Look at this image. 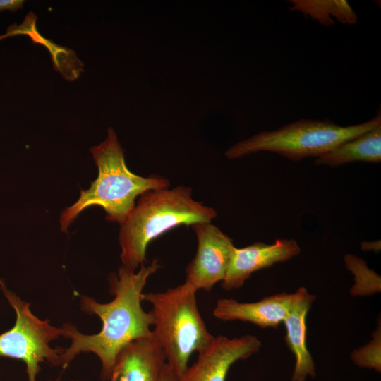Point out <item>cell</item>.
I'll use <instances>...</instances> for the list:
<instances>
[{
	"instance_id": "cell-1",
	"label": "cell",
	"mask_w": 381,
	"mask_h": 381,
	"mask_svg": "<svg viewBox=\"0 0 381 381\" xmlns=\"http://www.w3.org/2000/svg\"><path fill=\"white\" fill-rule=\"evenodd\" d=\"M161 267L157 259L132 270L121 266L109 277V291L114 298L100 303L87 296L80 298V310L97 316L102 322L99 332L86 334L71 322L61 326L62 337L70 345L63 348L61 367L65 369L79 354L92 353L101 363L100 377L109 381L119 351L130 342L152 336L153 316L143 306V289L149 277Z\"/></svg>"
},
{
	"instance_id": "cell-2",
	"label": "cell",
	"mask_w": 381,
	"mask_h": 381,
	"mask_svg": "<svg viewBox=\"0 0 381 381\" xmlns=\"http://www.w3.org/2000/svg\"><path fill=\"white\" fill-rule=\"evenodd\" d=\"M216 216L214 208L193 198L189 187L145 192L121 224L122 266L135 270L145 263L147 248L152 240L178 226L211 222Z\"/></svg>"
},
{
	"instance_id": "cell-3",
	"label": "cell",
	"mask_w": 381,
	"mask_h": 381,
	"mask_svg": "<svg viewBox=\"0 0 381 381\" xmlns=\"http://www.w3.org/2000/svg\"><path fill=\"white\" fill-rule=\"evenodd\" d=\"M90 151L98 168V176L90 188L81 190L80 198L73 205L62 212L60 225L63 231H67L83 210L93 205L105 210L107 220L121 224L134 207L138 195L169 186V180L161 176L143 177L129 171L124 150L111 128L108 129L105 140Z\"/></svg>"
},
{
	"instance_id": "cell-4",
	"label": "cell",
	"mask_w": 381,
	"mask_h": 381,
	"mask_svg": "<svg viewBox=\"0 0 381 381\" xmlns=\"http://www.w3.org/2000/svg\"><path fill=\"white\" fill-rule=\"evenodd\" d=\"M196 292L185 281L164 291L143 294V301L152 306V334L179 378L189 366L192 354L203 351L214 338L200 315Z\"/></svg>"
},
{
	"instance_id": "cell-5",
	"label": "cell",
	"mask_w": 381,
	"mask_h": 381,
	"mask_svg": "<svg viewBox=\"0 0 381 381\" xmlns=\"http://www.w3.org/2000/svg\"><path fill=\"white\" fill-rule=\"evenodd\" d=\"M380 124V114L368 121L347 126L328 120L301 119L240 141L228 149L225 155L229 159H237L257 152L269 151L294 161L318 157Z\"/></svg>"
},
{
	"instance_id": "cell-6",
	"label": "cell",
	"mask_w": 381,
	"mask_h": 381,
	"mask_svg": "<svg viewBox=\"0 0 381 381\" xmlns=\"http://www.w3.org/2000/svg\"><path fill=\"white\" fill-rule=\"evenodd\" d=\"M0 289L16 313L15 324L0 334V358L23 361L28 381H37L42 363L61 367L63 348H53L51 343L62 337V328L37 317L30 310V304L8 289L1 279Z\"/></svg>"
},
{
	"instance_id": "cell-7",
	"label": "cell",
	"mask_w": 381,
	"mask_h": 381,
	"mask_svg": "<svg viewBox=\"0 0 381 381\" xmlns=\"http://www.w3.org/2000/svg\"><path fill=\"white\" fill-rule=\"evenodd\" d=\"M198 240L194 258L186 269V282L197 291H210L224 279L234 249L232 240L211 222L191 225Z\"/></svg>"
},
{
	"instance_id": "cell-8",
	"label": "cell",
	"mask_w": 381,
	"mask_h": 381,
	"mask_svg": "<svg viewBox=\"0 0 381 381\" xmlns=\"http://www.w3.org/2000/svg\"><path fill=\"white\" fill-rule=\"evenodd\" d=\"M260 346V341L253 335L214 337L178 381H226L231 365L258 352Z\"/></svg>"
},
{
	"instance_id": "cell-9",
	"label": "cell",
	"mask_w": 381,
	"mask_h": 381,
	"mask_svg": "<svg viewBox=\"0 0 381 381\" xmlns=\"http://www.w3.org/2000/svg\"><path fill=\"white\" fill-rule=\"evenodd\" d=\"M300 252L294 239H277L272 244L257 242L241 248L235 247L221 286L227 291L238 289L254 272L289 260Z\"/></svg>"
},
{
	"instance_id": "cell-10",
	"label": "cell",
	"mask_w": 381,
	"mask_h": 381,
	"mask_svg": "<svg viewBox=\"0 0 381 381\" xmlns=\"http://www.w3.org/2000/svg\"><path fill=\"white\" fill-rule=\"evenodd\" d=\"M167 359L154 336L134 340L118 353L109 381H159Z\"/></svg>"
},
{
	"instance_id": "cell-11",
	"label": "cell",
	"mask_w": 381,
	"mask_h": 381,
	"mask_svg": "<svg viewBox=\"0 0 381 381\" xmlns=\"http://www.w3.org/2000/svg\"><path fill=\"white\" fill-rule=\"evenodd\" d=\"M294 296V293L282 292L253 303L220 298L217 301L213 315L224 322L239 320L262 328L277 327L288 315Z\"/></svg>"
},
{
	"instance_id": "cell-12",
	"label": "cell",
	"mask_w": 381,
	"mask_h": 381,
	"mask_svg": "<svg viewBox=\"0 0 381 381\" xmlns=\"http://www.w3.org/2000/svg\"><path fill=\"white\" fill-rule=\"evenodd\" d=\"M292 306L284 320L286 340L295 356L292 381H305L308 376L316 375L315 365L306 346V316L315 296L300 287L294 293Z\"/></svg>"
},
{
	"instance_id": "cell-13",
	"label": "cell",
	"mask_w": 381,
	"mask_h": 381,
	"mask_svg": "<svg viewBox=\"0 0 381 381\" xmlns=\"http://www.w3.org/2000/svg\"><path fill=\"white\" fill-rule=\"evenodd\" d=\"M381 124L317 157L315 164L337 167L356 161L380 162Z\"/></svg>"
},
{
	"instance_id": "cell-14",
	"label": "cell",
	"mask_w": 381,
	"mask_h": 381,
	"mask_svg": "<svg viewBox=\"0 0 381 381\" xmlns=\"http://www.w3.org/2000/svg\"><path fill=\"white\" fill-rule=\"evenodd\" d=\"M291 9L310 16L325 26L334 23V19L343 24H354L357 16L346 1L291 0Z\"/></svg>"
},
{
	"instance_id": "cell-15",
	"label": "cell",
	"mask_w": 381,
	"mask_h": 381,
	"mask_svg": "<svg viewBox=\"0 0 381 381\" xmlns=\"http://www.w3.org/2000/svg\"><path fill=\"white\" fill-rule=\"evenodd\" d=\"M346 267L355 277V285L351 289L354 296L364 295V286H369L371 294L380 291V277L369 269L366 262L361 258L351 254L344 258Z\"/></svg>"
},
{
	"instance_id": "cell-16",
	"label": "cell",
	"mask_w": 381,
	"mask_h": 381,
	"mask_svg": "<svg viewBox=\"0 0 381 381\" xmlns=\"http://www.w3.org/2000/svg\"><path fill=\"white\" fill-rule=\"evenodd\" d=\"M380 326L373 333V339L365 346L354 350L351 359L360 367L373 368L380 372Z\"/></svg>"
},
{
	"instance_id": "cell-17",
	"label": "cell",
	"mask_w": 381,
	"mask_h": 381,
	"mask_svg": "<svg viewBox=\"0 0 381 381\" xmlns=\"http://www.w3.org/2000/svg\"><path fill=\"white\" fill-rule=\"evenodd\" d=\"M23 3V0H0V11L4 10L16 11L22 8Z\"/></svg>"
},
{
	"instance_id": "cell-18",
	"label": "cell",
	"mask_w": 381,
	"mask_h": 381,
	"mask_svg": "<svg viewBox=\"0 0 381 381\" xmlns=\"http://www.w3.org/2000/svg\"><path fill=\"white\" fill-rule=\"evenodd\" d=\"M175 371L167 363L165 365L159 381H178Z\"/></svg>"
},
{
	"instance_id": "cell-19",
	"label": "cell",
	"mask_w": 381,
	"mask_h": 381,
	"mask_svg": "<svg viewBox=\"0 0 381 381\" xmlns=\"http://www.w3.org/2000/svg\"><path fill=\"white\" fill-rule=\"evenodd\" d=\"M5 37H7V36H6V34H4V35H1V36H0V40H2V39H4V38H5Z\"/></svg>"
},
{
	"instance_id": "cell-20",
	"label": "cell",
	"mask_w": 381,
	"mask_h": 381,
	"mask_svg": "<svg viewBox=\"0 0 381 381\" xmlns=\"http://www.w3.org/2000/svg\"><path fill=\"white\" fill-rule=\"evenodd\" d=\"M47 381H52V380H47ZM71 381H77V380H71Z\"/></svg>"
}]
</instances>
